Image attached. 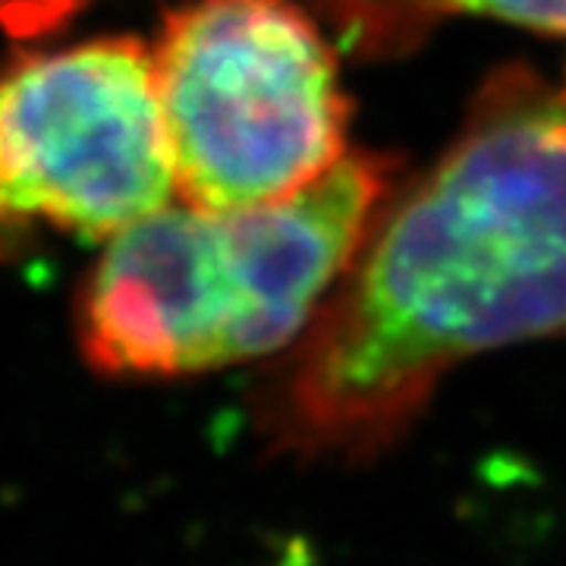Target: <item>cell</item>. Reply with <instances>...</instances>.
<instances>
[{
    "instance_id": "cell-7",
    "label": "cell",
    "mask_w": 566,
    "mask_h": 566,
    "mask_svg": "<svg viewBox=\"0 0 566 566\" xmlns=\"http://www.w3.org/2000/svg\"><path fill=\"white\" fill-rule=\"evenodd\" d=\"M564 104H566V98H564Z\"/></svg>"
},
{
    "instance_id": "cell-5",
    "label": "cell",
    "mask_w": 566,
    "mask_h": 566,
    "mask_svg": "<svg viewBox=\"0 0 566 566\" xmlns=\"http://www.w3.org/2000/svg\"><path fill=\"white\" fill-rule=\"evenodd\" d=\"M412 7H434V10H465V13H488L510 22H523L532 29L566 32V0H397Z\"/></svg>"
},
{
    "instance_id": "cell-4",
    "label": "cell",
    "mask_w": 566,
    "mask_h": 566,
    "mask_svg": "<svg viewBox=\"0 0 566 566\" xmlns=\"http://www.w3.org/2000/svg\"><path fill=\"white\" fill-rule=\"evenodd\" d=\"M180 199L155 51L98 39L0 73V211L117 237Z\"/></svg>"
},
{
    "instance_id": "cell-6",
    "label": "cell",
    "mask_w": 566,
    "mask_h": 566,
    "mask_svg": "<svg viewBox=\"0 0 566 566\" xmlns=\"http://www.w3.org/2000/svg\"><path fill=\"white\" fill-rule=\"evenodd\" d=\"M88 0H0V29L13 39H35L73 20Z\"/></svg>"
},
{
    "instance_id": "cell-2",
    "label": "cell",
    "mask_w": 566,
    "mask_h": 566,
    "mask_svg": "<svg viewBox=\"0 0 566 566\" xmlns=\"http://www.w3.org/2000/svg\"><path fill=\"white\" fill-rule=\"evenodd\" d=\"M378 192V167L344 158L281 202L174 199L129 223L85 286V359L107 375H186L277 349L349 262Z\"/></svg>"
},
{
    "instance_id": "cell-1",
    "label": "cell",
    "mask_w": 566,
    "mask_h": 566,
    "mask_svg": "<svg viewBox=\"0 0 566 566\" xmlns=\"http://www.w3.org/2000/svg\"><path fill=\"white\" fill-rule=\"evenodd\" d=\"M566 327V104L510 95L400 208L293 381L322 438L412 412L447 365Z\"/></svg>"
},
{
    "instance_id": "cell-3",
    "label": "cell",
    "mask_w": 566,
    "mask_h": 566,
    "mask_svg": "<svg viewBox=\"0 0 566 566\" xmlns=\"http://www.w3.org/2000/svg\"><path fill=\"white\" fill-rule=\"evenodd\" d=\"M155 66L186 202H281L344 161L334 61L286 0L182 7L164 22Z\"/></svg>"
}]
</instances>
